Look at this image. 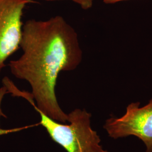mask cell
<instances>
[{"mask_svg": "<svg viewBox=\"0 0 152 152\" xmlns=\"http://www.w3.org/2000/svg\"><path fill=\"white\" fill-rule=\"evenodd\" d=\"M46 1H62V0H44ZM77 4L81 6L83 10H88L92 7L94 1L95 0H71Z\"/></svg>", "mask_w": 152, "mask_h": 152, "instance_id": "5", "label": "cell"}, {"mask_svg": "<svg viewBox=\"0 0 152 152\" xmlns=\"http://www.w3.org/2000/svg\"><path fill=\"white\" fill-rule=\"evenodd\" d=\"M9 94V92L7 90V88H6L5 86H3L2 87L0 88V118L1 117H3L4 118H6L7 117L6 116L5 114H4L2 110L1 109V103L2 101V99L4 97V96L6 94Z\"/></svg>", "mask_w": 152, "mask_h": 152, "instance_id": "6", "label": "cell"}, {"mask_svg": "<svg viewBox=\"0 0 152 152\" xmlns=\"http://www.w3.org/2000/svg\"><path fill=\"white\" fill-rule=\"evenodd\" d=\"M20 48L22 56L9 64L12 75L29 83L39 110L65 124L68 114L58 104L55 88L61 72L74 71L81 63L77 33L60 15L46 20L30 19L23 25Z\"/></svg>", "mask_w": 152, "mask_h": 152, "instance_id": "1", "label": "cell"}, {"mask_svg": "<svg viewBox=\"0 0 152 152\" xmlns=\"http://www.w3.org/2000/svg\"><path fill=\"white\" fill-rule=\"evenodd\" d=\"M124 1H127V0H103L104 2L106 4H113L117 3Z\"/></svg>", "mask_w": 152, "mask_h": 152, "instance_id": "7", "label": "cell"}, {"mask_svg": "<svg viewBox=\"0 0 152 152\" xmlns=\"http://www.w3.org/2000/svg\"><path fill=\"white\" fill-rule=\"evenodd\" d=\"M140 105V102L130 104L124 115L106 120L104 129L114 139L136 136L145 144L146 152H152V98L145 106Z\"/></svg>", "mask_w": 152, "mask_h": 152, "instance_id": "3", "label": "cell"}, {"mask_svg": "<svg viewBox=\"0 0 152 152\" xmlns=\"http://www.w3.org/2000/svg\"><path fill=\"white\" fill-rule=\"evenodd\" d=\"M35 0H0V73L5 61L20 48L26 6Z\"/></svg>", "mask_w": 152, "mask_h": 152, "instance_id": "4", "label": "cell"}, {"mask_svg": "<svg viewBox=\"0 0 152 152\" xmlns=\"http://www.w3.org/2000/svg\"><path fill=\"white\" fill-rule=\"evenodd\" d=\"M12 96L26 99L39 113L41 125L49 136L67 152H109L100 145L101 139L90 124L91 114L85 109H76L68 114L69 125H63L53 120L39 110L36 105L32 93L20 90L16 86L11 91Z\"/></svg>", "mask_w": 152, "mask_h": 152, "instance_id": "2", "label": "cell"}]
</instances>
